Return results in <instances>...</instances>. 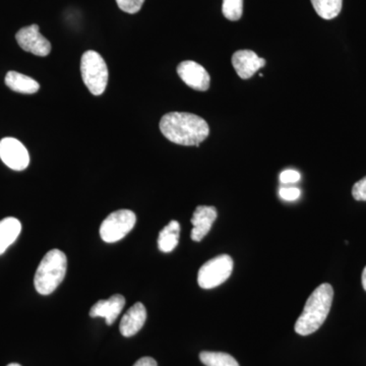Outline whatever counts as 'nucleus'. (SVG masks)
I'll return each mask as SVG.
<instances>
[{
	"instance_id": "nucleus-1",
	"label": "nucleus",
	"mask_w": 366,
	"mask_h": 366,
	"mask_svg": "<svg viewBox=\"0 0 366 366\" xmlns=\"http://www.w3.org/2000/svg\"><path fill=\"white\" fill-rule=\"evenodd\" d=\"M160 131L172 143L197 146L208 137L209 127L206 120L187 112H169L161 118Z\"/></svg>"
},
{
	"instance_id": "nucleus-2",
	"label": "nucleus",
	"mask_w": 366,
	"mask_h": 366,
	"mask_svg": "<svg viewBox=\"0 0 366 366\" xmlns=\"http://www.w3.org/2000/svg\"><path fill=\"white\" fill-rule=\"evenodd\" d=\"M334 289L330 284L324 283L315 289L308 297L302 314L295 322V332L301 336L314 334L326 322L332 303Z\"/></svg>"
},
{
	"instance_id": "nucleus-3",
	"label": "nucleus",
	"mask_w": 366,
	"mask_h": 366,
	"mask_svg": "<svg viewBox=\"0 0 366 366\" xmlns=\"http://www.w3.org/2000/svg\"><path fill=\"white\" fill-rule=\"evenodd\" d=\"M66 268L67 259L64 252L59 249L48 252L41 261L34 278L37 292L41 295H51L64 281Z\"/></svg>"
},
{
	"instance_id": "nucleus-4",
	"label": "nucleus",
	"mask_w": 366,
	"mask_h": 366,
	"mask_svg": "<svg viewBox=\"0 0 366 366\" xmlns=\"http://www.w3.org/2000/svg\"><path fill=\"white\" fill-rule=\"evenodd\" d=\"M81 72L84 83L93 95L104 93L108 83V69L105 60L98 52L89 50L81 60Z\"/></svg>"
},
{
	"instance_id": "nucleus-5",
	"label": "nucleus",
	"mask_w": 366,
	"mask_h": 366,
	"mask_svg": "<svg viewBox=\"0 0 366 366\" xmlns=\"http://www.w3.org/2000/svg\"><path fill=\"white\" fill-rule=\"evenodd\" d=\"M233 271L230 255L221 254L203 264L197 274V283L203 289H213L227 281Z\"/></svg>"
},
{
	"instance_id": "nucleus-6",
	"label": "nucleus",
	"mask_w": 366,
	"mask_h": 366,
	"mask_svg": "<svg viewBox=\"0 0 366 366\" xmlns=\"http://www.w3.org/2000/svg\"><path fill=\"white\" fill-rule=\"evenodd\" d=\"M136 222V214L129 209H118L113 212L101 224V238L103 242L107 243L119 242L131 232Z\"/></svg>"
},
{
	"instance_id": "nucleus-7",
	"label": "nucleus",
	"mask_w": 366,
	"mask_h": 366,
	"mask_svg": "<svg viewBox=\"0 0 366 366\" xmlns=\"http://www.w3.org/2000/svg\"><path fill=\"white\" fill-rule=\"evenodd\" d=\"M0 159L7 167L16 171L25 170L30 164L26 147L14 137H4L0 141Z\"/></svg>"
},
{
	"instance_id": "nucleus-8",
	"label": "nucleus",
	"mask_w": 366,
	"mask_h": 366,
	"mask_svg": "<svg viewBox=\"0 0 366 366\" xmlns=\"http://www.w3.org/2000/svg\"><path fill=\"white\" fill-rule=\"evenodd\" d=\"M16 39L21 49L37 56L45 57L51 52V44L41 35L39 26L31 25L21 29L16 35Z\"/></svg>"
},
{
	"instance_id": "nucleus-9",
	"label": "nucleus",
	"mask_w": 366,
	"mask_h": 366,
	"mask_svg": "<svg viewBox=\"0 0 366 366\" xmlns=\"http://www.w3.org/2000/svg\"><path fill=\"white\" fill-rule=\"evenodd\" d=\"M177 74L189 88L196 91H207L211 84V78L204 66L197 62L187 60L177 66Z\"/></svg>"
},
{
	"instance_id": "nucleus-10",
	"label": "nucleus",
	"mask_w": 366,
	"mask_h": 366,
	"mask_svg": "<svg viewBox=\"0 0 366 366\" xmlns=\"http://www.w3.org/2000/svg\"><path fill=\"white\" fill-rule=\"evenodd\" d=\"M232 64L239 78L249 79L266 66V60L257 56L252 50H239L233 54Z\"/></svg>"
},
{
	"instance_id": "nucleus-11",
	"label": "nucleus",
	"mask_w": 366,
	"mask_h": 366,
	"mask_svg": "<svg viewBox=\"0 0 366 366\" xmlns=\"http://www.w3.org/2000/svg\"><path fill=\"white\" fill-rule=\"evenodd\" d=\"M217 216L218 213L215 207L199 206L194 209L192 218V224L194 225L192 230V239L194 242H199L204 239V236L211 230Z\"/></svg>"
},
{
	"instance_id": "nucleus-12",
	"label": "nucleus",
	"mask_w": 366,
	"mask_h": 366,
	"mask_svg": "<svg viewBox=\"0 0 366 366\" xmlns=\"http://www.w3.org/2000/svg\"><path fill=\"white\" fill-rule=\"evenodd\" d=\"M125 305V298L120 295H115L106 300H99L92 307L91 317H103L108 326L114 324L115 320L122 314Z\"/></svg>"
},
{
	"instance_id": "nucleus-13",
	"label": "nucleus",
	"mask_w": 366,
	"mask_h": 366,
	"mask_svg": "<svg viewBox=\"0 0 366 366\" xmlns=\"http://www.w3.org/2000/svg\"><path fill=\"white\" fill-rule=\"evenodd\" d=\"M147 320V310L143 303L132 305L120 322L119 331L122 336L132 337L141 331Z\"/></svg>"
},
{
	"instance_id": "nucleus-14",
	"label": "nucleus",
	"mask_w": 366,
	"mask_h": 366,
	"mask_svg": "<svg viewBox=\"0 0 366 366\" xmlns=\"http://www.w3.org/2000/svg\"><path fill=\"white\" fill-rule=\"evenodd\" d=\"M21 224L14 217H7L0 221V255L4 254L6 250L20 235Z\"/></svg>"
},
{
	"instance_id": "nucleus-15",
	"label": "nucleus",
	"mask_w": 366,
	"mask_h": 366,
	"mask_svg": "<svg viewBox=\"0 0 366 366\" xmlns=\"http://www.w3.org/2000/svg\"><path fill=\"white\" fill-rule=\"evenodd\" d=\"M6 85L11 91L21 94H35L40 89L39 83L37 81L18 71L7 72Z\"/></svg>"
},
{
	"instance_id": "nucleus-16",
	"label": "nucleus",
	"mask_w": 366,
	"mask_h": 366,
	"mask_svg": "<svg viewBox=\"0 0 366 366\" xmlns=\"http://www.w3.org/2000/svg\"><path fill=\"white\" fill-rule=\"evenodd\" d=\"M179 223L175 220L170 221L159 233L158 249L166 254L174 250L179 242Z\"/></svg>"
},
{
	"instance_id": "nucleus-17",
	"label": "nucleus",
	"mask_w": 366,
	"mask_h": 366,
	"mask_svg": "<svg viewBox=\"0 0 366 366\" xmlns=\"http://www.w3.org/2000/svg\"><path fill=\"white\" fill-rule=\"evenodd\" d=\"M315 13L324 20H333L341 13L343 0H310Z\"/></svg>"
},
{
	"instance_id": "nucleus-18",
	"label": "nucleus",
	"mask_w": 366,
	"mask_h": 366,
	"mask_svg": "<svg viewBox=\"0 0 366 366\" xmlns=\"http://www.w3.org/2000/svg\"><path fill=\"white\" fill-rule=\"evenodd\" d=\"M199 360L206 366H239L233 356L223 352L204 351L199 354Z\"/></svg>"
},
{
	"instance_id": "nucleus-19",
	"label": "nucleus",
	"mask_w": 366,
	"mask_h": 366,
	"mask_svg": "<svg viewBox=\"0 0 366 366\" xmlns=\"http://www.w3.org/2000/svg\"><path fill=\"white\" fill-rule=\"evenodd\" d=\"M222 13L229 21H239L243 13V0H223Z\"/></svg>"
},
{
	"instance_id": "nucleus-20",
	"label": "nucleus",
	"mask_w": 366,
	"mask_h": 366,
	"mask_svg": "<svg viewBox=\"0 0 366 366\" xmlns=\"http://www.w3.org/2000/svg\"><path fill=\"white\" fill-rule=\"evenodd\" d=\"M144 0H117L118 7L127 14H137L141 11Z\"/></svg>"
},
{
	"instance_id": "nucleus-21",
	"label": "nucleus",
	"mask_w": 366,
	"mask_h": 366,
	"mask_svg": "<svg viewBox=\"0 0 366 366\" xmlns=\"http://www.w3.org/2000/svg\"><path fill=\"white\" fill-rule=\"evenodd\" d=\"M279 196L282 199L287 202H295L300 199L301 196V190L297 187H281L279 189Z\"/></svg>"
},
{
	"instance_id": "nucleus-22",
	"label": "nucleus",
	"mask_w": 366,
	"mask_h": 366,
	"mask_svg": "<svg viewBox=\"0 0 366 366\" xmlns=\"http://www.w3.org/2000/svg\"><path fill=\"white\" fill-rule=\"evenodd\" d=\"M352 196L356 201L366 202V177L353 185Z\"/></svg>"
},
{
	"instance_id": "nucleus-23",
	"label": "nucleus",
	"mask_w": 366,
	"mask_h": 366,
	"mask_svg": "<svg viewBox=\"0 0 366 366\" xmlns=\"http://www.w3.org/2000/svg\"><path fill=\"white\" fill-rule=\"evenodd\" d=\"M300 173L293 169L284 170L280 174V182L283 184H292L300 182Z\"/></svg>"
},
{
	"instance_id": "nucleus-24",
	"label": "nucleus",
	"mask_w": 366,
	"mask_h": 366,
	"mask_svg": "<svg viewBox=\"0 0 366 366\" xmlns=\"http://www.w3.org/2000/svg\"><path fill=\"white\" fill-rule=\"evenodd\" d=\"M134 366H158L157 362L154 358L143 357L137 361Z\"/></svg>"
},
{
	"instance_id": "nucleus-25",
	"label": "nucleus",
	"mask_w": 366,
	"mask_h": 366,
	"mask_svg": "<svg viewBox=\"0 0 366 366\" xmlns=\"http://www.w3.org/2000/svg\"><path fill=\"white\" fill-rule=\"evenodd\" d=\"M362 286L363 288H365V290L366 291V267L365 269H363L362 273Z\"/></svg>"
},
{
	"instance_id": "nucleus-26",
	"label": "nucleus",
	"mask_w": 366,
	"mask_h": 366,
	"mask_svg": "<svg viewBox=\"0 0 366 366\" xmlns=\"http://www.w3.org/2000/svg\"><path fill=\"white\" fill-rule=\"evenodd\" d=\"M7 366H21V365H19V363H11V365H9Z\"/></svg>"
}]
</instances>
